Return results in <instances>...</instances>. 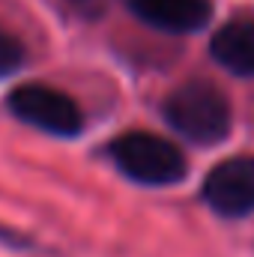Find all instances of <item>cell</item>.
Here are the masks:
<instances>
[{"instance_id": "cell-1", "label": "cell", "mask_w": 254, "mask_h": 257, "mask_svg": "<svg viewBox=\"0 0 254 257\" xmlns=\"http://www.w3.org/2000/svg\"><path fill=\"white\" fill-rule=\"evenodd\" d=\"M162 114L177 135H183L186 141L200 144V147L221 144L233 126L230 99L224 96V90L218 84L203 81V78L180 84L165 99Z\"/></svg>"}, {"instance_id": "cell-2", "label": "cell", "mask_w": 254, "mask_h": 257, "mask_svg": "<svg viewBox=\"0 0 254 257\" xmlns=\"http://www.w3.org/2000/svg\"><path fill=\"white\" fill-rule=\"evenodd\" d=\"M108 156L120 174L141 186H177L189 174V162L177 144L153 132H126L108 144Z\"/></svg>"}, {"instance_id": "cell-3", "label": "cell", "mask_w": 254, "mask_h": 257, "mask_svg": "<svg viewBox=\"0 0 254 257\" xmlns=\"http://www.w3.org/2000/svg\"><path fill=\"white\" fill-rule=\"evenodd\" d=\"M6 105L21 123L57 138H75L84 128V114L78 102L48 84H21L9 93Z\"/></svg>"}, {"instance_id": "cell-4", "label": "cell", "mask_w": 254, "mask_h": 257, "mask_svg": "<svg viewBox=\"0 0 254 257\" xmlns=\"http://www.w3.org/2000/svg\"><path fill=\"white\" fill-rule=\"evenodd\" d=\"M203 200L221 218L254 215V156L218 162L203 180Z\"/></svg>"}, {"instance_id": "cell-5", "label": "cell", "mask_w": 254, "mask_h": 257, "mask_svg": "<svg viewBox=\"0 0 254 257\" xmlns=\"http://www.w3.org/2000/svg\"><path fill=\"white\" fill-rule=\"evenodd\" d=\"M126 6L138 21L171 36L197 33L212 18V0H126Z\"/></svg>"}, {"instance_id": "cell-6", "label": "cell", "mask_w": 254, "mask_h": 257, "mask_svg": "<svg viewBox=\"0 0 254 257\" xmlns=\"http://www.w3.org/2000/svg\"><path fill=\"white\" fill-rule=\"evenodd\" d=\"M209 54L224 72L254 78V18H236L218 27L209 39Z\"/></svg>"}, {"instance_id": "cell-7", "label": "cell", "mask_w": 254, "mask_h": 257, "mask_svg": "<svg viewBox=\"0 0 254 257\" xmlns=\"http://www.w3.org/2000/svg\"><path fill=\"white\" fill-rule=\"evenodd\" d=\"M21 63H24V48H21V42H18L15 36L0 33V78L12 75Z\"/></svg>"}]
</instances>
